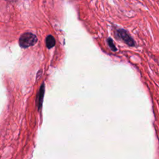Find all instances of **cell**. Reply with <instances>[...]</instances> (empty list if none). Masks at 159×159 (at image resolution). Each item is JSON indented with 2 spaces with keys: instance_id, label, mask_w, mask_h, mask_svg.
<instances>
[{
  "instance_id": "3957f363",
  "label": "cell",
  "mask_w": 159,
  "mask_h": 159,
  "mask_svg": "<svg viewBox=\"0 0 159 159\" xmlns=\"http://www.w3.org/2000/svg\"><path fill=\"white\" fill-rule=\"evenodd\" d=\"M44 91H45V88H44V83H42V86H40L39 91L37 93V99H36V103L37 106L39 109L41 108L42 104V101L43 98V95H44Z\"/></svg>"
},
{
  "instance_id": "6da1fadb",
  "label": "cell",
  "mask_w": 159,
  "mask_h": 159,
  "mask_svg": "<svg viewBox=\"0 0 159 159\" xmlns=\"http://www.w3.org/2000/svg\"><path fill=\"white\" fill-rule=\"evenodd\" d=\"M37 42V37L35 35L30 32H25L23 34L19 40V45L22 48H28L33 46Z\"/></svg>"
},
{
  "instance_id": "7a4b0ae2",
  "label": "cell",
  "mask_w": 159,
  "mask_h": 159,
  "mask_svg": "<svg viewBox=\"0 0 159 159\" xmlns=\"http://www.w3.org/2000/svg\"><path fill=\"white\" fill-rule=\"evenodd\" d=\"M116 35L118 37V38L120 39L124 42H125L129 46L134 47L135 45L134 40L125 30L123 29H117Z\"/></svg>"
},
{
  "instance_id": "5b68a950",
  "label": "cell",
  "mask_w": 159,
  "mask_h": 159,
  "mask_svg": "<svg viewBox=\"0 0 159 159\" xmlns=\"http://www.w3.org/2000/svg\"><path fill=\"white\" fill-rule=\"evenodd\" d=\"M107 44L109 45V47H110V48L112 50V51H117V48L116 47V46L114 45V42L112 40V39L111 38H108L107 39Z\"/></svg>"
},
{
  "instance_id": "277c9868",
  "label": "cell",
  "mask_w": 159,
  "mask_h": 159,
  "mask_svg": "<svg viewBox=\"0 0 159 159\" xmlns=\"http://www.w3.org/2000/svg\"><path fill=\"white\" fill-rule=\"evenodd\" d=\"M45 43H46V45L47 47L48 48H51L55 46V38L51 35H49L47 37L46 40H45Z\"/></svg>"
}]
</instances>
